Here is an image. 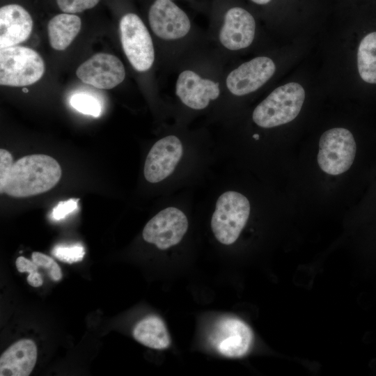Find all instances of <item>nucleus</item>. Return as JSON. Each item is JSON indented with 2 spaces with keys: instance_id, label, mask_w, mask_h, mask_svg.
I'll use <instances>...</instances> for the list:
<instances>
[{
  "instance_id": "f257e3e1",
  "label": "nucleus",
  "mask_w": 376,
  "mask_h": 376,
  "mask_svg": "<svg viewBox=\"0 0 376 376\" xmlns=\"http://www.w3.org/2000/svg\"><path fill=\"white\" fill-rule=\"evenodd\" d=\"M61 177V168L55 159L43 154L29 155L13 163L0 182V191L17 198L35 196L53 188Z\"/></svg>"
},
{
  "instance_id": "20e7f679",
  "label": "nucleus",
  "mask_w": 376,
  "mask_h": 376,
  "mask_svg": "<svg viewBox=\"0 0 376 376\" xmlns=\"http://www.w3.org/2000/svg\"><path fill=\"white\" fill-rule=\"evenodd\" d=\"M45 63L33 49L12 46L0 50V84L26 86L37 82L43 75Z\"/></svg>"
},
{
  "instance_id": "7ed1b4c3",
  "label": "nucleus",
  "mask_w": 376,
  "mask_h": 376,
  "mask_svg": "<svg viewBox=\"0 0 376 376\" xmlns=\"http://www.w3.org/2000/svg\"><path fill=\"white\" fill-rule=\"evenodd\" d=\"M250 210V203L242 194L233 190L221 194L210 223L215 238L225 245L233 244L248 221Z\"/></svg>"
},
{
  "instance_id": "bb28decb",
  "label": "nucleus",
  "mask_w": 376,
  "mask_h": 376,
  "mask_svg": "<svg viewBox=\"0 0 376 376\" xmlns=\"http://www.w3.org/2000/svg\"><path fill=\"white\" fill-rule=\"evenodd\" d=\"M251 1L256 4L265 5L269 3L272 0H251Z\"/></svg>"
},
{
  "instance_id": "393cba45",
  "label": "nucleus",
  "mask_w": 376,
  "mask_h": 376,
  "mask_svg": "<svg viewBox=\"0 0 376 376\" xmlns=\"http://www.w3.org/2000/svg\"><path fill=\"white\" fill-rule=\"evenodd\" d=\"M13 163L10 152L1 148L0 150V182H3L7 177Z\"/></svg>"
},
{
  "instance_id": "6e6552de",
  "label": "nucleus",
  "mask_w": 376,
  "mask_h": 376,
  "mask_svg": "<svg viewBox=\"0 0 376 376\" xmlns=\"http://www.w3.org/2000/svg\"><path fill=\"white\" fill-rule=\"evenodd\" d=\"M187 229L186 214L179 208L171 206L162 210L148 221L142 235L146 242L165 250L178 244Z\"/></svg>"
},
{
  "instance_id": "f3484780",
  "label": "nucleus",
  "mask_w": 376,
  "mask_h": 376,
  "mask_svg": "<svg viewBox=\"0 0 376 376\" xmlns=\"http://www.w3.org/2000/svg\"><path fill=\"white\" fill-rule=\"evenodd\" d=\"M81 27V19L76 15L62 13L55 15L47 24L52 47L58 51L65 49L77 36Z\"/></svg>"
},
{
  "instance_id": "dca6fc26",
  "label": "nucleus",
  "mask_w": 376,
  "mask_h": 376,
  "mask_svg": "<svg viewBox=\"0 0 376 376\" xmlns=\"http://www.w3.org/2000/svg\"><path fill=\"white\" fill-rule=\"evenodd\" d=\"M37 360V347L31 339H21L10 345L0 357L1 376H28Z\"/></svg>"
},
{
  "instance_id": "4468645a",
  "label": "nucleus",
  "mask_w": 376,
  "mask_h": 376,
  "mask_svg": "<svg viewBox=\"0 0 376 376\" xmlns=\"http://www.w3.org/2000/svg\"><path fill=\"white\" fill-rule=\"evenodd\" d=\"M256 34L253 15L240 7L228 9L217 33L220 45L227 51L236 52L249 47Z\"/></svg>"
},
{
  "instance_id": "b1692460",
  "label": "nucleus",
  "mask_w": 376,
  "mask_h": 376,
  "mask_svg": "<svg viewBox=\"0 0 376 376\" xmlns=\"http://www.w3.org/2000/svg\"><path fill=\"white\" fill-rule=\"evenodd\" d=\"M78 201L79 199L70 198L60 201L53 209V218L56 220H60L65 217L77 207Z\"/></svg>"
},
{
  "instance_id": "2eb2a0df",
  "label": "nucleus",
  "mask_w": 376,
  "mask_h": 376,
  "mask_svg": "<svg viewBox=\"0 0 376 376\" xmlns=\"http://www.w3.org/2000/svg\"><path fill=\"white\" fill-rule=\"evenodd\" d=\"M33 20L22 6L13 3L0 8V48L17 45L31 35Z\"/></svg>"
},
{
  "instance_id": "39448f33",
  "label": "nucleus",
  "mask_w": 376,
  "mask_h": 376,
  "mask_svg": "<svg viewBox=\"0 0 376 376\" xmlns=\"http://www.w3.org/2000/svg\"><path fill=\"white\" fill-rule=\"evenodd\" d=\"M119 30L123 49L132 68L141 72L150 70L155 61V49L141 19L134 13H127L120 20Z\"/></svg>"
},
{
  "instance_id": "4be33fe9",
  "label": "nucleus",
  "mask_w": 376,
  "mask_h": 376,
  "mask_svg": "<svg viewBox=\"0 0 376 376\" xmlns=\"http://www.w3.org/2000/svg\"><path fill=\"white\" fill-rule=\"evenodd\" d=\"M31 258L38 267L45 269L51 279L58 281L62 278V272L58 265L50 256L42 253H32Z\"/></svg>"
},
{
  "instance_id": "9b49d317",
  "label": "nucleus",
  "mask_w": 376,
  "mask_h": 376,
  "mask_svg": "<svg viewBox=\"0 0 376 376\" xmlns=\"http://www.w3.org/2000/svg\"><path fill=\"white\" fill-rule=\"evenodd\" d=\"M183 155V145L175 135L159 139L147 155L143 175L151 183L163 181L175 171Z\"/></svg>"
},
{
  "instance_id": "423d86ee",
  "label": "nucleus",
  "mask_w": 376,
  "mask_h": 376,
  "mask_svg": "<svg viewBox=\"0 0 376 376\" xmlns=\"http://www.w3.org/2000/svg\"><path fill=\"white\" fill-rule=\"evenodd\" d=\"M356 150V142L350 131L343 127L330 129L320 139L318 165L329 175L341 174L351 167Z\"/></svg>"
},
{
  "instance_id": "5701e85b",
  "label": "nucleus",
  "mask_w": 376,
  "mask_h": 376,
  "mask_svg": "<svg viewBox=\"0 0 376 376\" xmlns=\"http://www.w3.org/2000/svg\"><path fill=\"white\" fill-rule=\"evenodd\" d=\"M65 13H77L95 6L100 0H56Z\"/></svg>"
},
{
  "instance_id": "f03ea898",
  "label": "nucleus",
  "mask_w": 376,
  "mask_h": 376,
  "mask_svg": "<svg viewBox=\"0 0 376 376\" xmlns=\"http://www.w3.org/2000/svg\"><path fill=\"white\" fill-rule=\"evenodd\" d=\"M304 99L305 91L299 84L290 82L281 86L256 106L253 121L263 128L286 124L298 116Z\"/></svg>"
},
{
  "instance_id": "a878e982",
  "label": "nucleus",
  "mask_w": 376,
  "mask_h": 376,
  "mask_svg": "<svg viewBox=\"0 0 376 376\" xmlns=\"http://www.w3.org/2000/svg\"><path fill=\"white\" fill-rule=\"evenodd\" d=\"M15 265L18 272H29V276L39 273L38 272V265L33 260H30L23 256H19L17 258Z\"/></svg>"
},
{
  "instance_id": "f8f14e48",
  "label": "nucleus",
  "mask_w": 376,
  "mask_h": 376,
  "mask_svg": "<svg viewBox=\"0 0 376 376\" xmlns=\"http://www.w3.org/2000/svg\"><path fill=\"white\" fill-rule=\"evenodd\" d=\"M253 338V332L245 322L237 318H226L215 325L210 341L221 355L239 358L249 352Z\"/></svg>"
},
{
  "instance_id": "9d476101",
  "label": "nucleus",
  "mask_w": 376,
  "mask_h": 376,
  "mask_svg": "<svg viewBox=\"0 0 376 376\" xmlns=\"http://www.w3.org/2000/svg\"><path fill=\"white\" fill-rule=\"evenodd\" d=\"M276 71L274 62L267 56H258L232 70L225 79V87L235 96H244L263 86Z\"/></svg>"
},
{
  "instance_id": "412c9836",
  "label": "nucleus",
  "mask_w": 376,
  "mask_h": 376,
  "mask_svg": "<svg viewBox=\"0 0 376 376\" xmlns=\"http://www.w3.org/2000/svg\"><path fill=\"white\" fill-rule=\"evenodd\" d=\"M52 253L59 260L71 264L81 261L84 256L85 251L81 244L58 245L53 249Z\"/></svg>"
},
{
  "instance_id": "6ab92c4d",
  "label": "nucleus",
  "mask_w": 376,
  "mask_h": 376,
  "mask_svg": "<svg viewBox=\"0 0 376 376\" xmlns=\"http://www.w3.org/2000/svg\"><path fill=\"white\" fill-rule=\"evenodd\" d=\"M357 67L361 78L376 84V31L367 34L360 42L357 52Z\"/></svg>"
},
{
  "instance_id": "1a4fd4ad",
  "label": "nucleus",
  "mask_w": 376,
  "mask_h": 376,
  "mask_svg": "<svg viewBox=\"0 0 376 376\" xmlns=\"http://www.w3.org/2000/svg\"><path fill=\"white\" fill-rule=\"evenodd\" d=\"M148 22L154 34L168 42L181 40L191 29L187 14L171 0H155L148 11Z\"/></svg>"
},
{
  "instance_id": "a211bd4d",
  "label": "nucleus",
  "mask_w": 376,
  "mask_h": 376,
  "mask_svg": "<svg viewBox=\"0 0 376 376\" xmlns=\"http://www.w3.org/2000/svg\"><path fill=\"white\" fill-rule=\"evenodd\" d=\"M132 334L136 340L152 349L164 350L171 344L164 322L156 315L147 316L138 322Z\"/></svg>"
},
{
  "instance_id": "ddd939ff",
  "label": "nucleus",
  "mask_w": 376,
  "mask_h": 376,
  "mask_svg": "<svg viewBox=\"0 0 376 376\" xmlns=\"http://www.w3.org/2000/svg\"><path fill=\"white\" fill-rule=\"evenodd\" d=\"M76 75L86 84L100 89H111L125 79V69L116 56L97 53L81 64Z\"/></svg>"
},
{
  "instance_id": "cd10ccee",
  "label": "nucleus",
  "mask_w": 376,
  "mask_h": 376,
  "mask_svg": "<svg viewBox=\"0 0 376 376\" xmlns=\"http://www.w3.org/2000/svg\"><path fill=\"white\" fill-rule=\"evenodd\" d=\"M22 91L24 92V93H27L28 92V89L26 88H22Z\"/></svg>"
},
{
  "instance_id": "0eeeda50",
  "label": "nucleus",
  "mask_w": 376,
  "mask_h": 376,
  "mask_svg": "<svg viewBox=\"0 0 376 376\" xmlns=\"http://www.w3.org/2000/svg\"><path fill=\"white\" fill-rule=\"evenodd\" d=\"M175 93L180 101L193 110H203L221 93L220 81L194 69L187 68L178 75Z\"/></svg>"
},
{
  "instance_id": "aec40b11",
  "label": "nucleus",
  "mask_w": 376,
  "mask_h": 376,
  "mask_svg": "<svg viewBox=\"0 0 376 376\" xmlns=\"http://www.w3.org/2000/svg\"><path fill=\"white\" fill-rule=\"evenodd\" d=\"M70 105L77 111L93 117L100 116L102 107L97 98L86 93L74 94L70 100Z\"/></svg>"
}]
</instances>
